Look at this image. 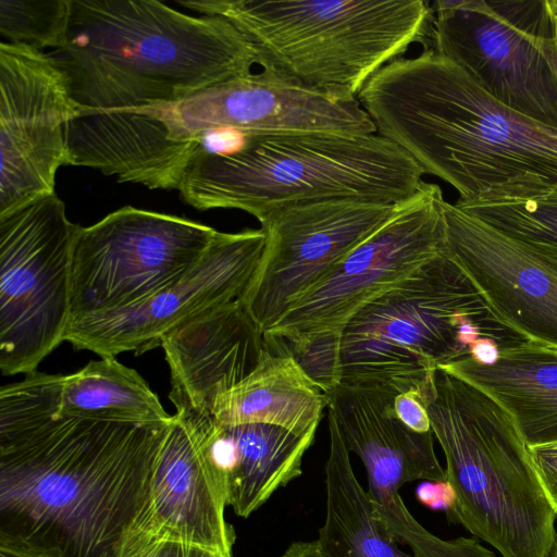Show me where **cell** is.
<instances>
[{
	"instance_id": "cell-1",
	"label": "cell",
	"mask_w": 557,
	"mask_h": 557,
	"mask_svg": "<svg viewBox=\"0 0 557 557\" xmlns=\"http://www.w3.org/2000/svg\"><path fill=\"white\" fill-rule=\"evenodd\" d=\"M59 389L33 377L1 398L0 534L59 557H116L170 423L63 416Z\"/></svg>"
},
{
	"instance_id": "cell-2",
	"label": "cell",
	"mask_w": 557,
	"mask_h": 557,
	"mask_svg": "<svg viewBox=\"0 0 557 557\" xmlns=\"http://www.w3.org/2000/svg\"><path fill=\"white\" fill-rule=\"evenodd\" d=\"M357 99L376 132L458 201L523 177L557 186V128L499 103L431 49L382 67Z\"/></svg>"
},
{
	"instance_id": "cell-3",
	"label": "cell",
	"mask_w": 557,
	"mask_h": 557,
	"mask_svg": "<svg viewBox=\"0 0 557 557\" xmlns=\"http://www.w3.org/2000/svg\"><path fill=\"white\" fill-rule=\"evenodd\" d=\"M50 54L72 97L96 111L178 101L258 65L226 18L156 0H72L65 46Z\"/></svg>"
},
{
	"instance_id": "cell-4",
	"label": "cell",
	"mask_w": 557,
	"mask_h": 557,
	"mask_svg": "<svg viewBox=\"0 0 557 557\" xmlns=\"http://www.w3.org/2000/svg\"><path fill=\"white\" fill-rule=\"evenodd\" d=\"M482 339L502 350L532 343L445 249L363 307L338 337L295 358L325 393L346 385L423 396L437 369L469 358Z\"/></svg>"
},
{
	"instance_id": "cell-5",
	"label": "cell",
	"mask_w": 557,
	"mask_h": 557,
	"mask_svg": "<svg viewBox=\"0 0 557 557\" xmlns=\"http://www.w3.org/2000/svg\"><path fill=\"white\" fill-rule=\"evenodd\" d=\"M424 171L377 132L248 135L237 152H197L177 190L198 210L232 208L258 221L295 202L354 198L397 203L423 182Z\"/></svg>"
},
{
	"instance_id": "cell-6",
	"label": "cell",
	"mask_w": 557,
	"mask_h": 557,
	"mask_svg": "<svg viewBox=\"0 0 557 557\" xmlns=\"http://www.w3.org/2000/svg\"><path fill=\"white\" fill-rule=\"evenodd\" d=\"M233 23L258 65L290 85L357 98L412 44L428 48L432 4L424 0H177Z\"/></svg>"
},
{
	"instance_id": "cell-7",
	"label": "cell",
	"mask_w": 557,
	"mask_h": 557,
	"mask_svg": "<svg viewBox=\"0 0 557 557\" xmlns=\"http://www.w3.org/2000/svg\"><path fill=\"white\" fill-rule=\"evenodd\" d=\"M423 400L455 493L449 519L503 557H549L557 545V513L507 410L441 369Z\"/></svg>"
},
{
	"instance_id": "cell-8",
	"label": "cell",
	"mask_w": 557,
	"mask_h": 557,
	"mask_svg": "<svg viewBox=\"0 0 557 557\" xmlns=\"http://www.w3.org/2000/svg\"><path fill=\"white\" fill-rule=\"evenodd\" d=\"M432 9L426 49L454 62L499 103L557 128V50L548 0H437Z\"/></svg>"
},
{
	"instance_id": "cell-9",
	"label": "cell",
	"mask_w": 557,
	"mask_h": 557,
	"mask_svg": "<svg viewBox=\"0 0 557 557\" xmlns=\"http://www.w3.org/2000/svg\"><path fill=\"white\" fill-rule=\"evenodd\" d=\"M442 189L422 182L385 222L263 334L268 348L297 357L339 336L350 319L446 249Z\"/></svg>"
},
{
	"instance_id": "cell-10",
	"label": "cell",
	"mask_w": 557,
	"mask_h": 557,
	"mask_svg": "<svg viewBox=\"0 0 557 557\" xmlns=\"http://www.w3.org/2000/svg\"><path fill=\"white\" fill-rule=\"evenodd\" d=\"M79 225L50 194L0 214V370L36 371L71 319L72 249Z\"/></svg>"
},
{
	"instance_id": "cell-11",
	"label": "cell",
	"mask_w": 557,
	"mask_h": 557,
	"mask_svg": "<svg viewBox=\"0 0 557 557\" xmlns=\"http://www.w3.org/2000/svg\"><path fill=\"white\" fill-rule=\"evenodd\" d=\"M216 232L131 206L79 226L72 249L71 319L114 311L151 296L189 271Z\"/></svg>"
},
{
	"instance_id": "cell-12",
	"label": "cell",
	"mask_w": 557,
	"mask_h": 557,
	"mask_svg": "<svg viewBox=\"0 0 557 557\" xmlns=\"http://www.w3.org/2000/svg\"><path fill=\"white\" fill-rule=\"evenodd\" d=\"M395 203L336 198L285 205L260 220L265 245L239 299L264 334L391 215Z\"/></svg>"
},
{
	"instance_id": "cell-13",
	"label": "cell",
	"mask_w": 557,
	"mask_h": 557,
	"mask_svg": "<svg viewBox=\"0 0 557 557\" xmlns=\"http://www.w3.org/2000/svg\"><path fill=\"white\" fill-rule=\"evenodd\" d=\"M83 112L65 73L40 50L0 44V214L54 194L67 129Z\"/></svg>"
},
{
	"instance_id": "cell-14",
	"label": "cell",
	"mask_w": 557,
	"mask_h": 557,
	"mask_svg": "<svg viewBox=\"0 0 557 557\" xmlns=\"http://www.w3.org/2000/svg\"><path fill=\"white\" fill-rule=\"evenodd\" d=\"M265 245L262 228L216 232L198 262L151 296L114 311L72 318L64 341L104 357L143 354L185 322L242 298Z\"/></svg>"
},
{
	"instance_id": "cell-15",
	"label": "cell",
	"mask_w": 557,
	"mask_h": 557,
	"mask_svg": "<svg viewBox=\"0 0 557 557\" xmlns=\"http://www.w3.org/2000/svg\"><path fill=\"white\" fill-rule=\"evenodd\" d=\"M446 251L494 310L530 342L557 349V255L445 201Z\"/></svg>"
},
{
	"instance_id": "cell-16",
	"label": "cell",
	"mask_w": 557,
	"mask_h": 557,
	"mask_svg": "<svg viewBox=\"0 0 557 557\" xmlns=\"http://www.w3.org/2000/svg\"><path fill=\"white\" fill-rule=\"evenodd\" d=\"M223 480L174 414L158 453L149 494L134 520L215 555L232 557L233 527Z\"/></svg>"
},
{
	"instance_id": "cell-17",
	"label": "cell",
	"mask_w": 557,
	"mask_h": 557,
	"mask_svg": "<svg viewBox=\"0 0 557 557\" xmlns=\"http://www.w3.org/2000/svg\"><path fill=\"white\" fill-rule=\"evenodd\" d=\"M171 373L170 399L176 410L210 413L222 394L259 363L267 346L263 333L242 301L197 315L161 341Z\"/></svg>"
},
{
	"instance_id": "cell-18",
	"label": "cell",
	"mask_w": 557,
	"mask_h": 557,
	"mask_svg": "<svg viewBox=\"0 0 557 557\" xmlns=\"http://www.w3.org/2000/svg\"><path fill=\"white\" fill-rule=\"evenodd\" d=\"M175 416L205 449L223 480L227 505L242 518L301 474L315 437L264 423L225 424L208 412L176 410Z\"/></svg>"
},
{
	"instance_id": "cell-19",
	"label": "cell",
	"mask_w": 557,
	"mask_h": 557,
	"mask_svg": "<svg viewBox=\"0 0 557 557\" xmlns=\"http://www.w3.org/2000/svg\"><path fill=\"white\" fill-rule=\"evenodd\" d=\"M441 370L498 401L528 447L557 442V349L527 343L500 350L492 364L467 358Z\"/></svg>"
},
{
	"instance_id": "cell-20",
	"label": "cell",
	"mask_w": 557,
	"mask_h": 557,
	"mask_svg": "<svg viewBox=\"0 0 557 557\" xmlns=\"http://www.w3.org/2000/svg\"><path fill=\"white\" fill-rule=\"evenodd\" d=\"M327 406L324 388L290 352L267 347L253 371L216 398L210 414L225 424L264 423L317 433Z\"/></svg>"
},
{
	"instance_id": "cell-21",
	"label": "cell",
	"mask_w": 557,
	"mask_h": 557,
	"mask_svg": "<svg viewBox=\"0 0 557 557\" xmlns=\"http://www.w3.org/2000/svg\"><path fill=\"white\" fill-rule=\"evenodd\" d=\"M327 418L325 518L315 541L329 557H414L382 532L336 421L330 412Z\"/></svg>"
},
{
	"instance_id": "cell-22",
	"label": "cell",
	"mask_w": 557,
	"mask_h": 557,
	"mask_svg": "<svg viewBox=\"0 0 557 557\" xmlns=\"http://www.w3.org/2000/svg\"><path fill=\"white\" fill-rule=\"evenodd\" d=\"M59 413L133 424H166L173 419L143 376L114 357L92 360L62 376Z\"/></svg>"
},
{
	"instance_id": "cell-23",
	"label": "cell",
	"mask_w": 557,
	"mask_h": 557,
	"mask_svg": "<svg viewBox=\"0 0 557 557\" xmlns=\"http://www.w3.org/2000/svg\"><path fill=\"white\" fill-rule=\"evenodd\" d=\"M456 206L496 230L557 255V186L523 177Z\"/></svg>"
},
{
	"instance_id": "cell-24",
	"label": "cell",
	"mask_w": 557,
	"mask_h": 557,
	"mask_svg": "<svg viewBox=\"0 0 557 557\" xmlns=\"http://www.w3.org/2000/svg\"><path fill=\"white\" fill-rule=\"evenodd\" d=\"M72 0H1L0 34L9 44L37 50L65 46Z\"/></svg>"
},
{
	"instance_id": "cell-25",
	"label": "cell",
	"mask_w": 557,
	"mask_h": 557,
	"mask_svg": "<svg viewBox=\"0 0 557 557\" xmlns=\"http://www.w3.org/2000/svg\"><path fill=\"white\" fill-rule=\"evenodd\" d=\"M205 548L171 537L133 520L116 557H218Z\"/></svg>"
},
{
	"instance_id": "cell-26",
	"label": "cell",
	"mask_w": 557,
	"mask_h": 557,
	"mask_svg": "<svg viewBox=\"0 0 557 557\" xmlns=\"http://www.w3.org/2000/svg\"><path fill=\"white\" fill-rule=\"evenodd\" d=\"M540 482L557 513V442L529 447Z\"/></svg>"
},
{
	"instance_id": "cell-27",
	"label": "cell",
	"mask_w": 557,
	"mask_h": 557,
	"mask_svg": "<svg viewBox=\"0 0 557 557\" xmlns=\"http://www.w3.org/2000/svg\"><path fill=\"white\" fill-rule=\"evenodd\" d=\"M393 407L396 417L409 429L419 433L431 431L426 407L419 391L397 394Z\"/></svg>"
},
{
	"instance_id": "cell-28",
	"label": "cell",
	"mask_w": 557,
	"mask_h": 557,
	"mask_svg": "<svg viewBox=\"0 0 557 557\" xmlns=\"http://www.w3.org/2000/svg\"><path fill=\"white\" fill-rule=\"evenodd\" d=\"M417 494L422 504L434 509H445L448 512L455 504V493L447 481H425Z\"/></svg>"
},
{
	"instance_id": "cell-29",
	"label": "cell",
	"mask_w": 557,
	"mask_h": 557,
	"mask_svg": "<svg viewBox=\"0 0 557 557\" xmlns=\"http://www.w3.org/2000/svg\"><path fill=\"white\" fill-rule=\"evenodd\" d=\"M0 557H59L17 539L0 534Z\"/></svg>"
},
{
	"instance_id": "cell-30",
	"label": "cell",
	"mask_w": 557,
	"mask_h": 557,
	"mask_svg": "<svg viewBox=\"0 0 557 557\" xmlns=\"http://www.w3.org/2000/svg\"><path fill=\"white\" fill-rule=\"evenodd\" d=\"M500 350L495 342L482 339L473 345L469 358L481 364H492L498 359Z\"/></svg>"
},
{
	"instance_id": "cell-31",
	"label": "cell",
	"mask_w": 557,
	"mask_h": 557,
	"mask_svg": "<svg viewBox=\"0 0 557 557\" xmlns=\"http://www.w3.org/2000/svg\"><path fill=\"white\" fill-rule=\"evenodd\" d=\"M282 557H329L320 547L318 542L304 541L295 542L288 546Z\"/></svg>"
},
{
	"instance_id": "cell-32",
	"label": "cell",
	"mask_w": 557,
	"mask_h": 557,
	"mask_svg": "<svg viewBox=\"0 0 557 557\" xmlns=\"http://www.w3.org/2000/svg\"><path fill=\"white\" fill-rule=\"evenodd\" d=\"M554 24V45L557 50V0H548Z\"/></svg>"
},
{
	"instance_id": "cell-33",
	"label": "cell",
	"mask_w": 557,
	"mask_h": 557,
	"mask_svg": "<svg viewBox=\"0 0 557 557\" xmlns=\"http://www.w3.org/2000/svg\"><path fill=\"white\" fill-rule=\"evenodd\" d=\"M549 557H557L556 547L554 548V550H553V553L550 554Z\"/></svg>"
},
{
	"instance_id": "cell-34",
	"label": "cell",
	"mask_w": 557,
	"mask_h": 557,
	"mask_svg": "<svg viewBox=\"0 0 557 557\" xmlns=\"http://www.w3.org/2000/svg\"><path fill=\"white\" fill-rule=\"evenodd\" d=\"M218 557H225V556H218Z\"/></svg>"
},
{
	"instance_id": "cell-35",
	"label": "cell",
	"mask_w": 557,
	"mask_h": 557,
	"mask_svg": "<svg viewBox=\"0 0 557 557\" xmlns=\"http://www.w3.org/2000/svg\"><path fill=\"white\" fill-rule=\"evenodd\" d=\"M556 553H557V545H556Z\"/></svg>"
}]
</instances>
